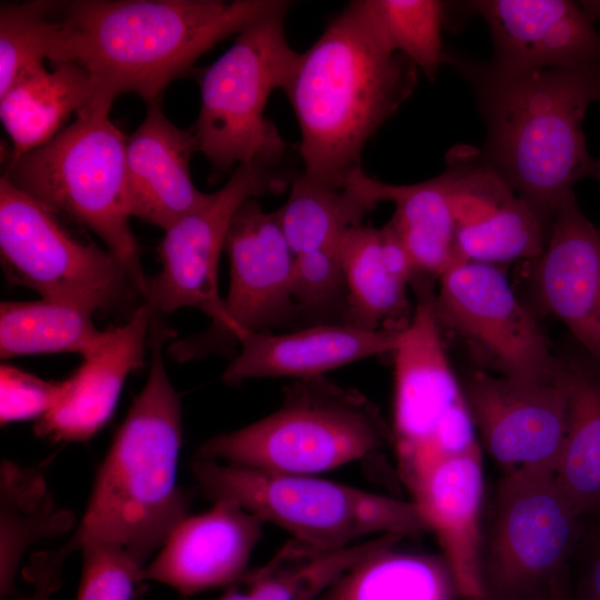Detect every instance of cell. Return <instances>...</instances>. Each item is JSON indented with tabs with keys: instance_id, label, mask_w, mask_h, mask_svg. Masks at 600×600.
<instances>
[{
	"instance_id": "6da1fadb",
	"label": "cell",
	"mask_w": 600,
	"mask_h": 600,
	"mask_svg": "<svg viewBox=\"0 0 600 600\" xmlns=\"http://www.w3.org/2000/svg\"><path fill=\"white\" fill-rule=\"evenodd\" d=\"M279 0L58 1L60 22L51 63L76 62L90 74L88 107L110 111L114 99L136 93L162 98L198 58L278 4Z\"/></svg>"
},
{
	"instance_id": "7a4b0ae2",
	"label": "cell",
	"mask_w": 600,
	"mask_h": 600,
	"mask_svg": "<svg viewBox=\"0 0 600 600\" xmlns=\"http://www.w3.org/2000/svg\"><path fill=\"white\" fill-rule=\"evenodd\" d=\"M444 60L474 93L487 132L482 159L552 218L574 184L596 174L582 122L600 100V64L517 71L460 53Z\"/></svg>"
},
{
	"instance_id": "3957f363",
	"label": "cell",
	"mask_w": 600,
	"mask_h": 600,
	"mask_svg": "<svg viewBox=\"0 0 600 600\" xmlns=\"http://www.w3.org/2000/svg\"><path fill=\"white\" fill-rule=\"evenodd\" d=\"M417 70L391 47L367 0L340 11L300 53L283 91L300 128L304 173L344 187L367 141L412 93Z\"/></svg>"
},
{
	"instance_id": "277c9868",
	"label": "cell",
	"mask_w": 600,
	"mask_h": 600,
	"mask_svg": "<svg viewBox=\"0 0 600 600\" xmlns=\"http://www.w3.org/2000/svg\"><path fill=\"white\" fill-rule=\"evenodd\" d=\"M152 310L150 370L98 469L92 492L69 541L123 546L141 564L188 516L190 497L177 484L182 440L181 401L163 361L174 331Z\"/></svg>"
},
{
	"instance_id": "5b68a950",
	"label": "cell",
	"mask_w": 600,
	"mask_h": 600,
	"mask_svg": "<svg viewBox=\"0 0 600 600\" xmlns=\"http://www.w3.org/2000/svg\"><path fill=\"white\" fill-rule=\"evenodd\" d=\"M389 442L391 429L378 407L359 390L322 376L293 380L283 388L277 410L208 439L194 458L317 474L369 459Z\"/></svg>"
},
{
	"instance_id": "8992f818",
	"label": "cell",
	"mask_w": 600,
	"mask_h": 600,
	"mask_svg": "<svg viewBox=\"0 0 600 600\" xmlns=\"http://www.w3.org/2000/svg\"><path fill=\"white\" fill-rule=\"evenodd\" d=\"M110 111L87 108L46 144L8 158L17 188L93 231L123 263L142 300L147 296L140 249L131 231L126 186L127 137Z\"/></svg>"
},
{
	"instance_id": "52a82bcc",
	"label": "cell",
	"mask_w": 600,
	"mask_h": 600,
	"mask_svg": "<svg viewBox=\"0 0 600 600\" xmlns=\"http://www.w3.org/2000/svg\"><path fill=\"white\" fill-rule=\"evenodd\" d=\"M190 471L211 501L228 499L324 550H339L372 534L416 537L430 531L419 507L330 481L316 474L263 471L193 459Z\"/></svg>"
},
{
	"instance_id": "ba28073f",
	"label": "cell",
	"mask_w": 600,
	"mask_h": 600,
	"mask_svg": "<svg viewBox=\"0 0 600 600\" xmlns=\"http://www.w3.org/2000/svg\"><path fill=\"white\" fill-rule=\"evenodd\" d=\"M288 1L243 28L200 76V109L191 127L217 177L234 164L274 166L287 143L264 114L270 94L287 88L300 53L288 43Z\"/></svg>"
},
{
	"instance_id": "9c48e42d",
	"label": "cell",
	"mask_w": 600,
	"mask_h": 600,
	"mask_svg": "<svg viewBox=\"0 0 600 600\" xmlns=\"http://www.w3.org/2000/svg\"><path fill=\"white\" fill-rule=\"evenodd\" d=\"M428 281H418L416 307L392 353L391 437L398 473L409 492L440 461L480 447Z\"/></svg>"
},
{
	"instance_id": "30bf717a",
	"label": "cell",
	"mask_w": 600,
	"mask_h": 600,
	"mask_svg": "<svg viewBox=\"0 0 600 600\" xmlns=\"http://www.w3.org/2000/svg\"><path fill=\"white\" fill-rule=\"evenodd\" d=\"M66 219L1 176L0 259L8 282L92 314L130 308L141 296L123 263Z\"/></svg>"
},
{
	"instance_id": "8fae6325",
	"label": "cell",
	"mask_w": 600,
	"mask_h": 600,
	"mask_svg": "<svg viewBox=\"0 0 600 600\" xmlns=\"http://www.w3.org/2000/svg\"><path fill=\"white\" fill-rule=\"evenodd\" d=\"M580 532V518L554 470L506 471L483 534L486 600H557L558 584Z\"/></svg>"
},
{
	"instance_id": "7c38bea8",
	"label": "cell",
	"mask_w": 600,
	"mask_h": 600,
	"mask_svg": "<svg viewBox=\"0 0 600 600\" xmlns=\"http://www.w3.org/2000/svg\"><path fill=\"white\" fill-rule=\"evenodd\" d=\"M230 284L224 314L216 327L168 347L179 362L226 352L250 333L272 331L298 312L294 253L274 211H264L257 198L234 213L224 243Z\"/></svg>"
},
{
	"instance_id": "4fadbf2b",
	"label": "cell",
	"mask_w": 600,
	"mask_h": 600,
	"mask_svg": "<svg viewBox=\"0 0 600 600\" xmlns=\"http://www.w3.org/2000/svg\"><path fill=\"white\" fill-rule=\"evenodd\" d=\"M434 311L497 374L522 380L559 376L557 359L533 314L500 266L461 261L440 276Z\"/></svg>"
},
{
	"instance_id": "5bb4252c",
	"label": "cell",
	"mask_w": 600,
	"mask_h": 600,
	"mask_svg": "<svg viewBox=\"0 0 600 600\" xmlns=\"http://www.w3.org/2000/svg\"><path fill=\"white\" fill-rule=\"evenodd\" d=\"M288 182L258 164H240L229 180L198 209L164 231L159 244L161 270L149 278L144 298L164 316L194 308L218 326L224 314L219 294L218 266L231 220L248 199L278 193Z\"/></svg>"
},
{
	"instance_id": "9a60e30c",
	"label": "cell",
	"mask_w": 600,
	"mask_h": 600,
	"mask_svg": "<svg viewBox=\"0 0 600 600\" xmlns=\"http://www.w3.org/2000/svg\"><path fill=\"white\" fill-rule=\"evenodd\" d=\"M477 432L506 471L556 468L569 423L571 379L522 380L483 370L462 386Z\"/></svg>"
},
{
	"instance_id": "2e32d148",
	"label": "cell",
	"mask_w": 600,
	"mask_h": 600,
	"mask_svg": "<svg viewBox=\"0 0 600 600\" xmlns=\"http://www.w3.org/2000/svg\"><path fill=\"white\" fill-rule=\"evenodd\" d=\"M460 261L500 266L536 260L547 243L552 218L521 198L470 146L447 154Z\"/></svg>"
},
{
	"instance_id": "e0dca14e",
	"label": "cell",
	"mask_w": 600,
	"mask_h": 600,
	"mask_svg": "<svg viewBox=\"0 0 600 600\" xmlns=\"http://www.w3.org/2000/svg\"><path fill=\"white\" fill-rule=\"evenodd\" d=\"M487 23L497 66L517 71L600 64V33L579 1H468Z\"/></svg>"
},
{
	"instance_id": "ac0fdd59",
	"label": "cell",
	"mask_w": 600,
	"mask_h": 600,
	"mask_svg": "<svg viewBox=\"0 0 600 600\" xmlns=\"http://www.w3.org/2000/svg\"><path fill=\"white\" fill-rule=\"evenodd\" d=\"M263 523L237 502L217 500L210 510L188 514L174 528L157 557L140 571V581H157L184 596L227 589L248 571Z\"/></svg>"
},
{
	"instance_id": "d6986e66",
	"label": "cell",
	"mask_w": 600,
	"mask_h": 600,
	"mask_svg": "<svg viewBox=\"0 0 600 600\" xmlns=\"http://www.w3.org/2000/svg\"><path fill=\"white\" fill-rule=\"evenodd\" d=\"M533 262L539 303L600 368V230L573 193L556 209L544 249Z\"/></svg>"
},
{
	"instance_id": "ffe728a7",
	"label": "cell",
	"mask_w": 600,
	"mask_h": 600,
	"mask_svg": "<svg viewBox=\"0 0 600 600\" xmlns=\"http://www.w3.org/2000/svg\"><path fill=\"white\" fill-rule=\"evenodd\" d=\"M151 307L142 301L128 321L108 329L100 343L82 357L64 379V391L33 432L53 442H84L112 416L127 377L143 367L151 323Z\"/></svg>"
},
{
	"instance_id": "44dd1931",
	"label": "cell",
	"mask_w": 600,
	"mask_h": 600,
	"mask_svg": "<svg viewBox=\"0 0 600 600\" xmlns=\"http://www.w3.org/2000/svg\"><path fill=\"white\" fill-rule=\"evenodd\" d=\"M402 330H368L343 321H326L289 332L250 333L241 339L222 381L238 387L251 379L322 377L357 361L393 353Z\"/></svg>"
},
{
	"instance_id": "7402d4cb",
	"label": "cell",
	"mask_w": 600,
	"mask_h": 600,
	"mask_svg": "<svg viewBox=\"0 0 600 600\" xmlns=\"http://www.w3.org/2000/svg\"><path fill=\"white\" fill-rule=\"evenodd\" d=\"M161 100L147 103L143 121L127 137L126 186L130 216L166 231L210 193L199 191L191 178L190 160L199 151L193 131L174 126Z\"/></svg>"
},
{
	"instance_id": "603a6c76",
	"label": "cell",
	"mask_w": 600,
	"mask_h": 600,
	"mask_svg": "<svg viewBox=\"0 0 600 600\" xmlns=\"http://www.w3.org/2000/svg\"><path fill=\"white\" fill-rule=\"evenodd\" d=\"M434 532L463 600H486L482 581L481 510L483 470L480 447L444 459L411 490Z\"/></svg>"
},
{
	"instance_id": "cb8c5ba5",
	"label": "cell",
	"mask_w": 600,
	"mask_h": 600,
	"mask_svg": "<svg viewBox=\"0 0 600 600\" xmlns=\"http://www.w3.org/2000/svg\"><path fill=\"white\" fill-rule=\"evenodd\" d=\"M346 301L341 321L368 329H402L416 273L392 227H353L341 250Z\"/></svg>"
},
{
	"instance_id": "d4e9b609",
	"label": "cell",
	"mask_w": 600,
	"mask_h": 600,
	"mask_svg": "<svg viewBox=\"0 0 600 600\" xmlns=\"http://www.w3.org/2000/svg\"><path fill=\"white\" fill-rule=\"evenodd\" d=\"M346 184L374 207L383 201L394 204L388 223L404 247L416 279H439L461 262L456 251V220L446 171L423 182L391 184L359 168Z\"/></svg>"
},
{
	"instance_id": "484cf974",
	"label": "cell",
	"mask_w": 600,
	"mask_h": 600,
	"mask_svg": "<svg viewBox=\"0 0 600 600\" xmlns=\"http://www.w3.org/2000/svg\"><path fill=\"white\" fill-rule=\"evenodd\" d=\"M20 74L0 96V118L11 140L8 158L39 148L62 129L72 113L87 109L94 96L88 71L76 62L60 61Z\"/></svg>"
},
{
	"instance_id": "4316f807",
	"label": "cell",
	"mask_w": 600,
	"mask_h": 600,
	"mask_svg": "<svg viewBox=\"0 0 600 600\" xmlns=\"http://www.w3.org/2000/svg\"><path fill=\"white\" fill-rule=\"evenodd\" d=\"M74 514L58 507L39 467L3 460L0 468V597L16 594V574L27 550L66 534Z\"/></svg>"
},
{
	"instance_id": "83f0119b",
	"label": "cell",
	"mask_w": 600,
	"mask_h": 600,
	"mask_svg": "<svg viewBox=\"0 0 600 600\" xmlns=\"http://www.w3.org/2000/svg\"><path fill=\"white\" fill-rule=\"evenodd\" d=\"M396 537L403 536L380 534L339 550L316 548L292 538L217 600H317L350 567Z\"/></svg>"
},
{
	"instance_id": "f1b7e54d",
	"label": "cell",
	"mask_w": 600,
	"mask_h": 600,
	"mask_svg": "<svg viewBox=\"0 0 600 600\" xmlns=\"http://www.w3.org/2000/svg\"><path fill=\"white\" fill-rule=\"evenodd\" d=\"M396 537L341 574L317 600H454L459 596L444 557L394 550Z\"/></svg>"
},
{
	"instance_id": "f546056e",
	"label": "cell",
	"mask_w": 600,
	"mask_h": 600,
	"mask_svg": "<svg viewBox=\"0 0 600 600\" xmlns=\"http://www.w3.org/2000/svg\"><path fill=\"white\" fill-rule=\"evenodd\" d=\"M571 379L567 434L556 480L576 514L600 516V368L567 361Z\"/></svg>"
},
{
	"instance_id": "4dcf8cb0",
	"label": "cell",
	"mask_w": 600,
	"mask_h": 600,
	"mask_svg": "<svg viewBox=\"0 0 600 600\" xmlns=\"http://www.w3.org/2000/svg\"><path fill=\"white\" fill-rule=\"evenodd\" d=\"M374 208L347 184L338 187L303 172L291 182L289 198L277 213L297 256L341 249L346 234Z\"/></svg>"
},
{
	"instance_id": "1f68e13d",
	"label": "cell",
	"mask_w": 600,
	"mask_h": 600,
	"mask_svg": "<svg viewBox=\"0 0 600 600\" xmlns=\"http://www.w3.org/2000/svg\"><path fill=\"white\" fill-rule=\"evenodd\" d=\"M92 313L60 301H1L0 357L78 353L96 348L104 331L96 328Z\"/></svg>"
},
{
	"instance_id": "d6a6232c",
	"label": "cell",
	"mask_w": 600,
	"mask_h": 600,
	"mask_svg": "<svg viewBox=\"0 0 600 600\" xmlns=\"http://www.w3.org/2000/svg\"><path fill=\"white\" fill-rule=\"evenodd\" d=\"M58 1L0 6V96L22 73L53 60L59 34Z\"/></svg>"
},
{
	"instance_id": "836d02e7",
	"label": "cell",
	"mask_w": 600,
	"mask_h": 600,
	"mask_svg": "<svg viewBox=\"0 0 600 600\" xmlns=\"http://www.w3.org/2000/svg\"><path fill=\"white\" fill-rule=\"evenodd\" d=\"M391 47L433 80L443 62L446 3L437 0H367Z\"/></svg>"
},
{
	"instance_id": "e575fe53",
	"label": "cell",
	"mask_w": 600,
	"mask_h": 600,
	"mask_svg": "<svg viewBox=\"0 0 600 600\" xmlns=\"http://www.w3.org/2000/svg\"><path fill=\"white\" fill-rule=\"evenodd\" d=\"M83 566L77 600H132L144 568L123 546L113 541L83 542Z\"/></svg>"
},
{
	"instance_id": "d590c367",
	"label": "cell",
	"mask_w": 600,
	"mask_h": 600,
	"mask_svg": "<svg viewBox=\"0 0 600 600\" xmlns=\"http://www.w3.org/2000/svg\"><path fill=\"white\" fill-rule=\"evenodd\" d=\"M341 250H319L294 256L298 312L320 316L337 307H341L343 312L346 287Z\"/></svg>"
},
{
	"instance_id": "8d00e7d4",
	"label": "cell",
	"mask_w": 600,
	"mask_h": 600,
	"mask_svg": "<svg viewBox=\"0 0 600 600\" xmlns=\"http://www.w3.org/2000/svg\"><path fill=\"white\" fill-rule=\"evenodd\" d=\"M64 380L49 381L10 364L0 367V423L40 419L61 399Z\"/></svg>"
},
{
	"instance_id": "74e56055",
	"label": "cell",
	"mask_w": 600,
	"mask_h": 600,
	"mask_svg": "<svg viewBox=\"0 0 600 600\" xmlns=\"http://www.w3.org/2000/svg\"><path fill=\"white\" fill-rule=\"evenodd\" d=\"M72 551L74 548L68 540L54 551L34 552L22 570L32 591L22 600H50L61 586L63 562Z\"/></svg>"
},
{
	"instance_id": "f35d334b",
	"label": "cell",
	"mask_w": 600,
	"mask_h": 600,
	"mask_svg": "<svg viewBox=\"0 0 600 600\" xmlns=\"http://www.w3.org/2000/svg\"><path fill=\"white\" fill-rule=\"evenodd\" d=\"M586 586L589 600H600V551L590 564Z\"/></svg>"
},
{
	"instance_id": "ab89813d",
	"label": "cell",
	"mask_w": 600,
	"mask_h": 600,
	"mask_svg": "<svg viewBox=\"0 0 600 600\" xmlns=\"http://www.w3.org/2000/svg\"><path fill=\"white\" fill-rule=\"evenodd\" d=\"M579 4L593 23L600 21V0L579 1Z\"/></svg>"
},
{
	"instance_id": "60d3db41",
	"label": "cell",
	"mask_w": 600,
	"mask_h": 600,
	"mask_svg": "<svg viewBox=\"0 0 600 600\" xmlns=\"http://www.w3.org/2000/svg\"><path fill=\"white\" fill-rule=\"evenodd\" d=\"M594 178L600 181V159L597 160Z\"/></svg>"
},
{
	"instance_id": "b9f144b4",
	"label": "cell",
	"mask_w": 600,
	"mask_h": 600,
	"mask_svg": "<svg viewBox=\"0 0 600 600\" xmlns=\"http://www.w3.org/2000/svg\"><path fill=\"white\" fill-rule=\"evenodd\" d=\"M557 600H561V599L559 598V599H557Z\"/></svg>"
}]
</instances>
